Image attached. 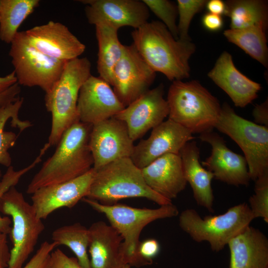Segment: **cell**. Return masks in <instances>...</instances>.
I'll return each mask as SVG.
<instances>
[{
	"label": "cell",
	"mask_w": 268,
	"mask_h": 268,
	"mask_svg": "<svg viewBox=\"0 0 268 268\" xmlns=\"http://www.w3.org/2000/svg\"><path fill=\"white\" fill-rule=\"evenodd\" d=\"M133 44L149 66L169 80L190 75L189 60L196 47L191 40L175 39L159 21L146 22L131 32Z\"/></svg>",
	"instance_id": "6da1fadb"
},
{
	"label": "cell",
	"mask_w": 268,
	"mask_h": 268,
	"mask_svg": "<svg viewBox=\"0 0 268 268\" xmlns=\"http://www.w3.org/2000/svg\"><path fill=\"white\" fill-rule=\"evenodd\" d=\"M92 125L78 121L63 134L54 154L45 161L28 185L32 195L38 189L79 177L93 166L89 147Z\"/></svg>",
	"instance_id": "7a4b0ae2"
},
{
	"label": "cell",
	"mask_w": 268,
	"mask_h": 268,
	"mask_svg": "<svg viewBox=\"0 0 268 268\" xmlns=\"http://www.w3.org/2000/svg\"><path fill=\"white\" fill-rule=\"evenodd\" d=\"M95 171L86 197L88 199L104 205L132 198H146L159 205L172 203L148 186L141 169L130 157L116 160Z\"/></svg>",
	"instance_id": "3957f363"
},
{
	"label": "cell",
	"mask_w": 268,
	"mask_h": 268,
	"mask_svg": "<svg viewBox=\"0 0 268 268\" xmlns=\"http://www.w3.org/2000/svg\"><path fill=\"white\" fill-rule=\"evenodd\" d=\"M167 101L168 119L200 134L212 131L220 115L218 99L198 81L174 80Z\"/></svg>",
	"instance_id": "277c9868"
},
{
	"label": "cell",
	"mask_w": 268,
	"mask_h": 268,
	"mask_svg": "<svg viewBox=\"0 0 268 268\" xmlns=\"http://www.w3.org/2000/svg\"><path fill=\"white\" fill-rule=\"evenodd\" d=\"M91 64L86 58L66 63L63 72L50 91L45 93V105L52 115L48 143L58 144L65 132L79 121L77 104L80 89L91 74Z\"/></svg>",
	"instance_id": "5b68a950"
},
{
	"label": "cell",
	"mask_w": 268,
	"mask_h": 268,
	"mask_svg": "<svg viewBox=\"0 0 268 268\" xmlns=\"http://www.w3.org/2000/svg\"><path fill=\"white\" fill-rule=\"evenodd\" d=\"M82 201L105 215L110 225L123 239L122 249L126 264L137 267L147 265L138 254L139 236L143 229L154 221L179 214L177 207L172 203L160 205L157 208H141L118 203L104 205L86 198Z\"/></svg>",
	"instance_id": "8992f818"
},
{
	"label": "cell",
	"mask_w": 268,
	"mask_h": 268,
	"mask_svg": "<svg viewBox=\"0 0 268 268\" xmlns=\"http://www.w3.org/2000/svg\"><path fill=\"white\" fill-rule=\"evenodd\" d=\"M253 219L248 204L243 202L224 213L203 217L193 208L186 209L179 215V225L194 241L207 242L212 251L218 252Z\"/></svg>",
	"instance_id": "52a82bcc"
},
{
	"label": "cell",
	"mask_w": 268,
	"mask_h": 268,
	"mask_svg": "<svg viewBox=\"0 0 268 268\" xmlns=\"http://www.w3.org/2000/svg\"><path fill=\"white\" fill-rule=\"evenodd\" d=\"M0 213L11 218L10 238L12 248L7 268H22L33 251L45 226L31 204L15 186L0 199Z\"/></svg>",
	"instance_id": "ba28073f"
},
{
	"label": "cell",
	"mask_w": 268,
	"mask_h": 268,
	"mask_svg": "<svg viewBox=\"0 0 268 268\" xmlns=\"http://www.w3.org/2000/svg\"><path fill=\"white\" fill-rule=\"evenodd\" d=\"M214 128L227 135L240 147L251 180L255 181L268 171V127L240 117L224 103Z\"/></svg>",
	"instance_id": "9c48e42d"
},
{
	"label": "cell",
	"mask_w": 268,
	"mask_h": 268,
	"mask_svg": "<svg viewBox=\"0 0 268 268\" xmlns=\"http://www.w3.org/2000/svg\"><path fill=\"white\" fill-rule=\"evenodd\" d=\"M9 55L17 82L27 87L38 86L48 92L60 77L67 62L42 53L18 32L10 43Z\"/></svg>",
	"instance_id": "30bf717a"
},
{
	"label": "cell",
	"mask_w": 268,
	"mask_h": 268,
	"mask_svg": "<svg viewBox=\"0 0 268 268\" xmlns=\"http://www.w3.org/2000/svg\"><path fill=\"white\" fill-rule=\"evenodd\" d=\"M155 72L132 44L125 45L124 54L114 67L111 85L126 107L149 89Z\"/></svg>",
	"instance_id": "8fae6325"
},
{
	"label": "cell",
	"mask_w": 268,
	"mask_h": 268,
	"mask_svg": "<svg viewBox=\"0 0 268 268\" xmlns=\"http://www.w3.org/2000/svg\"><path fill=\"white\" fill-rule=\"evenodd\" d=\"M134 146L124 121L113 117L92 125L89 147L94 170L116 160L131 158Z\"/></svg>",
	"instance_id": "7c38bea8"
},
{
	"label": "cell",
	"mask_w": 268,
	"mask_h": 268,
	"mask_svg": "<svg viewBox=\"0 0 268 268\" xmlns=\"http://www.w3.org/2000/svg\"><path fill=\"white\" fill-rule=\"evenodd\" d=\"M164 94V85L160 83L147 90L114 116L126 123L134 141L168 116V104Z\"/></svg>",
	"instance_id": "4fadbf2b"
},
{
	"label": "cell",
	"mask_w": 268,
	"mask_h": 268,
	"mask_svg": "<svg viewBox=\"0 0 268 268\" xmlns=\"http://www.w3.org/2000/svg\"><path fill=\"white\" fill-rule=\"evenodd\" d=\"M152 130L147 138L134 145L131 157L140 169L164 155L179 154L184 146L195 138L189 130L169 119Z\"/></svg>",
	"instance_id": "5bb4252c"
},
{
	"label": "cell",
	"mask_w": 268,
	"mask_h": 268,
	"mask_svg": "<svg viewBox=\"0 0 268 268\" xmlns=\"http://www.w3.org/2000/svg\"><path fill=\"white\" fill-rule=\"evenodd\" d=\"M89 23L106 24L119 29L124 26L136 29L147 22L149 10L139 0H82Z\"/></svg>",
	"instance_id": "9a60e30c"
},
{
	"label": "cell",
	"mask_w": 268,
	"mask_h": 268,
	"mask_svg": "<svg viewBox=\"0 0 268 268\" xmlns=\"http://www.w3.org/2000/svg\"><path fill=\"white\" fill-rule=\"evenodd\" d=\"M95 172L92 168L76 178L43 187L35 191L32 194L31 204L38 217L45 219L60 208L74 207L87 197Z\"/></svg>",
	"instance_id": "2e32d148"
},
{
	"label": "cell",
	"mask_w": 268,
	"mask_h": 268,
	"mask_svg": "<svg viewBox=\"0 0 268 268\" xmlns=\"http://www.w3.org/2000/svg\"><path fill=\"white\" fill-rule=\"evenodd\" d=\"M199 138L211 146L210 155L201 163L213 174L214 179L237 187L249 185L251 179L244 156L229 149L216 133L206 132L200 134Z\"/></svg>",
	"instance_id": "e0dca14e"
},
{
	"label": "cell",
	"mask_w": 268,
	"mask_h": 268,
	"mask_svg": "<svg viewBox=\"0 0 268 268\" xmlns=\"http://www.w3.org/2000/svg\"><path fill=\"white\" fill-rule=\"evenodd\" d=\"M125 108L111 85L99 76L91 75L80 89L77 109L81 122L93 125L114 117Z\"/></svg>",
	"instance_id": "ac0fdd59"
},
{
	"label": "cell",
	"mask_w": 268,
	"mask_h": 268,
	"mask_svg": "<svg viewBox=\"0 0 268 268\" xmlns=\"http://www.w3.org/2000/svg\"><path fill=\"white\" fill-rule=\"evenodd\" d=\"M29 42L52 58L67 62L79 58L86 47L64 24L50 21L23 31Z\"/></svg>",
	"instance_id": "d6986e66"
},
{
	"label": "cell",
	"mask_w": 268,
	"mask_h": 268,
	"mask_svg": "<svg viewBox=\"0 0 268 268\" xmlns=\"http://www.w3.org/2000/svg\"><path fill=\"white\" fill-rule=\"evenodd\" d=\"M207 76L237 107L244 108L251 103L262 89L260 83L249 78L236 68L231 55L226 51L221 54Z\"/></svg>",
	"instance_id": "ffe728a7"
},
{
	"label": "cell",
	"mask_w": 268,
	"mask_h": 268,
	"mask_svg": "<svg viewBox=\"0 0 268 268\" xmlns=\"http://www.w3.org/2000/svg\"><path fill=\"white\" fill-rule=\"evenodd\" d=\"M141 170L148 186L171 201L185 189L187 183L179 154L164 155Z\"/></svg>",
	"instance_id": "44dd1931"
},
{
	"label": "cell",
	"mask_w": 268,
	"mask_h": 268,
	"mask_svg": "<svg viewBox=\"0 0 268 268\" xmlns=\"http://www.w3.org/2000/svg\"><path fill=\"white\" fill-rule=\"evenodd\" d=\"M88 230L91 268H122L126 265L123 254V239L114 227L98 221Z\"/></svg>",
	"instance_id": "7402d4cb"
},
{
	"label": "cell",
	"mask_w": 268,
	"mask_h": 268,
	"mask_svg": "<svg viewBox=\"0 0 268 268\" xmlns=\"http://www.w3.org/2000/svg\"><path fill=\"white\" fill-rule=\"evenodd\" d=\"M228 268H268V239L250 225L232 239Z\"/></svg>",
	"instance_id": "603a6c76"
},
{
	"label": "cell",
	"mask_w": 268,
	"mask_h": 268,
	"mask_svg": "<svg viewBox=\"0 0 268 268\" xmlns=\"http://www.w3.org/2000/svg\"><path fill=\"white\" fill-rule=\"evenodd\" d=\"M186 180L192 188L197 203L210 212H214V196L211 187L213 174L204 168L200 161V149L195 141L188 142L179 154Z\"/></svg>",
	"instance_id": "cb8c5ba5"
},
{
	"label": "cell",
	"mask_w": 268,
	"mask_h": 268,
	"mask_svg": "<svg viewBox=\"0 0 268 268\" xmlns=\"http://www.w3.org/2000/svg\"><path fill=\"white\" fill-rule=\"evenodd\" d=\"M98 51L97 68L99 77L111 85L114 67L122 57L125 45L119 41L117 28L106 24L95 26Z\"/></svg>",
	"instance_id": "d4e9b609"
},
{
	"label": "cell",
	"mask_w": 268,
	"mask_h": 268,
	"mask_svg": "<svg viewBox=\"0 0 268 268\" xmlns=\"http://www.w3.org/2000/svg\"><path fill=\"white\" fill-rule=\"evenodd\" d=\"M267 26L256 24L240 29H228L223 35L230 42L242 49L246 54L265 67L268 65Z\"/></svg>",
	"instance_id": "484cf974"
},
{
	"label": "cell",
	"mask_w": 268,
	"mask_h": 268,
	"mask_svg": "<svg viewBox=\"0 0 268 268\" xmlns=\"http://www.w3.org/2000/svg\"><path fill=\"white\" fill-rule=\"evenodd\" d=\"M225 2L224 15L229 17L231 29L256 24L268 27V2L264 0H229Z\"/></svg>",
	"instance_id": "4316f807"
},
{
	"label": "cell",
	"mask_w": 268,
	"mask_h": 268,
	"mask_svg": "<svg viewBox=\"0 0 268 268\" xmlns=\"http://www.w3.org/2000/svg\"><path fill=\"white\" fill-rule=\"evenodd\" d=\"M39 0H1L0 40L10 44L23 21L39 5Z\"/></svg>",
	"instance_id": "83f0119b"
},
{
	"label": "cell",
	"mask_w": 268,
	"mask_h": 268,
	"mask_svg": "<svg viewBox=\"0 0 268 268\" xmlns=\"http://www.w3.org/2000/svg\"><path fill=\"white\" fill-rule=\"evenodd\" d=\"M23 103V98H18L13 102L0 106V164L7 167L11 164L8 149L14 145L17 138L14 133L4 131L7 121L11 119V126L18 128L21 132L32 126L29 121H22L19 118V112ZM1 176L0 170V181Z\"/></svg>",
	"instance_id": "f1b7e54d"
},
{
	"label": "cell",
	"mask_w": 268,
	"mask_h": 268,
	"mask_svg": "<svg viewBox=\"0 0 268 268\" xmlns=\"http://www.w3.org/2000/svg\"><path fill=\"white\" fill-rule=\"evenodd\" d=\"M52 239L58 246L62 245L69 248L83 268H91L88 254V228L78 222L63 226L53 232Z\"/></svg>",
	"instance_id": "f546056e"
},
{
	"label": "cell",
	"mask_w": 268,
	"mask_h": 268,
	"mask_svg": "<svg viewBox=\"0 0 268 268\" xmlns=\"http://www.w3.org/2000/svg\"><path fill=\"white\" fill-rule=\"evenodd\" d=\"M151 10L167 27L174 37L178 39L177 4L168 0H142Z\"/></svg>",
	"instance_id": "4dcf8cb0"
},
{
	"label": "cell",
	"mask_w": 268,
	"mask_h": 268,
	"mask_svg": "<svg viewBox=\"0 0 268 268\" xmlns=\"http://www.w3.org/2000/svg\"><path fill=\"white\" fill-rule=\"evenodd\" d=\"M207 0H177L179 22L177 24L178 38L191 40L189 29L194 16L205 6Z\"/></svg>",
	"instance_id": "1f68e13d"
},
{
	"label": "cell",
	"mask_w": 268,
	"mask_h": 268,
	"mask_svg": "<svg viewBox=\"0 0 268 268\" xmlns=\"http://www.w3.org/2000/svg\"><path fill=\"white\" fill-rule=\"evenodd\" d=\"M254 194L248 204L254 219L261 218L268 223V171L255 181Z\"/></svg>",
	"instance_id": "d6a6232c"
},
{
	"label": "cell",
	"mask_w": 268,
	"mask_h": 268,
	"mask_svg": "<svg viewBox=\"0 0 268 268\" xmlns=\"http://www.w3.org/2000/svg\"><path fill=\"white\" fill-rule=\"evenodd\" d=\"M32 169L28 165L20 170L16 171L11 165L8 167L6 172L0 181V199L10 188L15 186L20 178ZM11 220L8 216L2 217L0 214V233L5 234L10 233L11 229Z\"/></svg>",
	"instance_id": "836d02e7"
},
{
	"label": "cell",
	"mask_w": 268,
	"mask_h": 268,
	"mask_svg": "<svg viewBox=\"0 0 268 268\" xmlns=\"http://www.w3.org/2000/svg\"><path fill=\"white\" fill-rule=\"evenodd\" d=\"M57 246L55 242L44 241L30 260L22 268H50L51 254Z\"/></svg>",
	"instance_id": "e575fe53"
},
{
	"label": "cell",
	"mask_w": 268,
	"mask_h": 268,
	"mask_svg": "<svg viewBox=\"0 0 268 268\" xmlns=\"http://www.w3.org/2000/svg\"><path fill=\"white\" fill-rule=\"evenodd\" d=\"M160 250V246L158 241L155 239L150 238L140 242L138 247V254L147 265H150L153 259L159 254Z\"/></svg>",
	"instance_id": "d590c367"
},
{
	"label": "cell",
	"mask_w": 268,
	"mask_h": 268,
	"mask_svg": "<svg viewBox=\"0 0 268 268\" xmlns=\"http://www.w3.org/2000/svg\"><path fill=\"white\" fill-rule=\"evenodd\" d=\"M50 268H83L77 259L69 257L59 249L54 250L51 254Z\"/></svg>",
	"instance_id": "8d00e7d4"
},
{
	"label": "cell",
	"mask_w": 268,
	"mask_h": 268,
	"mask_svg": "<svg viewBox=\"0 0 268 268\" xmlns=\"http://www.w3.org/2000/svg\"><path fill=\"white\" fill-rule=\"evenodd\" d=\"M202 24L207 30L216 32L222 29L223 20L221 15L209 12L204 14L202 17Z\"/></svg>",
	"instance_id": "74e56055"
},
{
	"label": "cell",
	"mask_w": 268,
	"mask_h": 268,
	"mask_svg": "<svg viewBox=\"0 0 268 268\" xmlns=\"http://www.w3.org/2000/svg\"><path fill=\"white\" fill-rule=\"evenodd\" d=\"M252 115L256 124L268 127V98L263 103L255 107Z\"/></svg>",
	"instance_id": "f35d334b"
},
{
	"label": "cell",
	"mask_w": 268,
	"mask_h": 268,
	"mask_svg": "<svg viewBox=\"0 0 268 268\" xmlns=\"http://www.w3.org/2000/svg\"><path fill=\"white\" fill-rule=\"evenodd\" d=\"M21 91L20 85L17 82L0 94V106L6 105L16 101Z\"/></svg>",
	"instance_id": "ab89813d"
},
{
	"label": "cell",
	"mask_w": 268,
	"mask_h": 268,
	"mask_svg": "<svg viewBox=\"0 0 268 268\" xmlns=\"http://www.w3.org/2000/svg\"><path fill=\"white\" fill-rule=\"evenodd\" d=\"M7 235L0 233V267L7 268L10 258Z\"/></svg>",
	"instance_id": "60d3db41"
},
{
	"label": "cell",
	"mask_w": 268,
	"mask_h": 268,
	"mask_svg": "<svg viewBox=\"0 0 268 268\" xmlns=\"http://www.w3.org/2000/svg\"><path fill=\"white\" fill-rule=\"evenodd\" d=\"M205 6L209 13L219 15L224 14L225 2L221 0H207Z\"/></svg>",
	"instance_id": "b9f144b4"
},
{
	"label": "cell",
	"mask_w": 268,
	"mask_h": 268,
	"mask_svg": "<svg viewBox=\"0 0 268 268\" xmlns=\"http://www.w3.org/2000/svg\"><path fill=\"white\" fill-rule=\"evenodd\" d=\"M17 82V79L13 71L4 76H0V94Z\"/></svg>",
	"instance_id": "7bdbcfd3"
},
{
	"label": "cell",
	"mask_w": 268,
	"mask_h": 268,
	"mask_svg": "<svg viewBox=\"0 0 268 268\" xmlns=\"http://www.w3.org/2000/svg\"><path fill=\"white\" fill-rule=\"evenodd\" d=\"M131 266L130 265L126 264L123 266L122 268H131Z\"/></svg>",
	"instance_id": "ee69618b"
},
{
	"label": "cell",
	"mask_w": 268,
	"mask_h": 268,
	"mask_svg": "<svg viewBox=\"0 0 268 268\" xmlns=\"http://www.w3.org/2000/svg\"><path fill=\"white\" fill-rule=\"evenodd\" d=\"M0 2H1V0H0Z\"/></svg>",
	"instance_id": "f6af8a7d"
},
{
	"label": "cell",
	"mask_w": 268,
	"mask_h": 268,
	"mask_svg": "<svg viewBox=\"0 0 268 268\" xmlns=\"http://www.w3.org/2000/svg\"><path fill=\"white\" fill-rule=\"evenodd\" d=\"M0 268H1L0 267Z\"/></svg>",
	"instance_id": "bcb514c9"
}]
</instances>
